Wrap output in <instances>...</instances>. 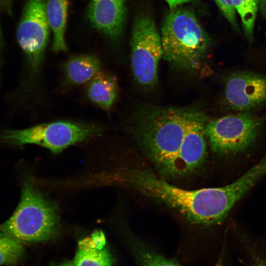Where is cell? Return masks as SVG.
<instances>
[{"label":"cell","instance_id":"cell-1","mask_svg":"<svg viewBox=\"0 0 266 266\" xmlns=\"http://www.w3.org/2000/svg\"><path fill=\"white\" fill-rule=\"evenodd\" d=\"M124 177L125 182L133 189L174 209L191 224L217 225L227 216L221 202L218 187L181 188L142 167L130 169Z\"/></svg>","mask_w":266,"mask_h":266},{"label":"cell","instance_id":"cell-2","mask_svg":"<svg viewBox=\"0 0 266 266\" xmlns=\"http://www.w3.org/2000/svg\"><path fill=\"white\" fill-rule=\"evenodd\" d=\"M192 110L155 109L146 114L138 127L140 146L163 178H176V160Z\"/></svg>","mask_w":266,"mask_h":266},{"label":"cell","instance_id":"cell-3","mask_svg":"<svg viewBox=\"0 0 266 266\" xmlns=\"http://www.w3.org/2000/svg\"><path fill=\"white\" fill-rule=\"evenodd\" d=\"M163 57L176 68L198 70L203 64L210 40L195 14L174 9L166 17L161 31Z\"/></svg>","mask_w":266,"mask_h":266},{"label":"cell","instance_id":"cell-4","mask_svg":"<svg viewBox=\"0 0 266 266\" xmlns=\"http://www.w3.org/2000/svg\"><path fill=\"white\" fill-rule=\"evenodd\" d=\"M58 226L55 206L32 184L25 182L17 207L0 225V232L20 242H39L54 237Z\"/></svg>","mask_w":266,"mask_h":266},{"label":"cell","instance_id":"cell-5","mask_svg":"<svg viewBox=\"0 0 266 266\" xmlns=\"http://www.w3.org/2000/svg\"><path fill=\"white\" fill-rule=\"evenodd\" d=\"M98 126L59 121L18 130H6L0 133L1 141L13 145L33 144L58 153L75 143L100 133Z\"/></svg>","mask_w":266,"mask_h":266},{"label":"cell","instance_id":"cell-6","mask_svg":"<svg viewBox=\"0 0 266 266\" xmlns=\"http://www.w3.org/2000/svg\"><path fill=\"white\" fill-rule=\"evenodd\" d=\"M262 121L249 113L230 115L207 122L205 133L212 151L219 155L243 152L256 141Z\"/></svg>","mask_w":266,"mask_h":266},{"label":"cell","instance_id":"cell-7","mask_svg":"<svg viewBox=\"0 0 266 266\" xmlns=\"http://www.w3.org/2000/svg\"><path fill=\"white\" fill-rule=\"evenodd\" d=\"M131 44L132 67L135 80L144 87L155 85L163 51L161 35L150 17L142 14L136 19Z\"/></svg>","mask_w":266,"mask_h":266},{"label":"cell","instance_id":"cell-8","mask_svg":"<svg viewBox=\"0 0 266 266\" xmlns=\"http://www.w3.org/2000/svg\"><path fill=\"white\" fill-rule=\"evenodd\" d=\"M46 2V0H28L16 31L17 41L33 77H36L40 71L50 34Z\"/></svg>","mask_w":266,"mask_h":266},{"label":"cell","instance_id":"cell-9","mask_svg":"<svg viewBox=\"0 0 266 266\" xmlns=\"http://www.w3.org/2000/svg\"><path fill=\"white\" fill-rule=\"evenodd\" d=\"M207 122V118L202 113L192 110L176 160V178L194 173L205 163Z\"/></svg>","mask_w":266,"mask_h":266},{"label":"cell","instance_id":"cell-10","mask_svg":"<svg viewBox=\"0 0 266 266\" xmlns=\"http://www.w3.org/2000/svg\"><path fill=\"white\" fill-rule=\"evenodd\" d=\"M225 97L231 108L247 111L266 102V75L247 71L232 73L225 87Z\"/></svg>","mask_w":266,"mask_h":266},{"label":"cell","instance_id":"cell-11","mask_svg":"<svg viewBox=\"0 0 266 266\" xmlns=\"http://www.w3.org/2000/svg\"><path fill=\"white\" fill-rule=\"evenodd\" d=\"M126 0H90L87 16L92 27L111 41L121 35L125 21Z\"/></svg>","mask_w":266,"mask_h":266},{"label":"cell","instance_id":"cell-12","mask_svg":"<svg viewBox=\"0 0 266 266\" xmlns=\"http://www.w3.org/2000/svg\"><path fill=\"white\" fill-rule=\"evenodd\" d=\"M68 0H46V15L50 30L53 33L52 50L55 52L66 51L65 39Z\"/></svg>","mask_w":266,"mask_h":266},{"label":"cell","instance_id":"cell-13","mask_svg":"<svg viewBox=\"0 0 266 266\" xmlns=\"http://www.w3.org/2000/svg\"><path fill=\"white\" fill-rule=\"evenodd\" d=\"M87 95L89 100L98 106L104 109H110L118 95L115 77L107 73H98L89 81Z\"/></svg>","mask_w":266,"mask_h":266},{"label":"cell","instance_id":"cell-14","mask_svg":"<svg viewBox=\"0 0 266 266\" xmlns=\"http://www.w3.org/2000/svg\"><path fill=\"white\" fill-rule=\"evenodd\" d=\"M100 63L96 56L81 55L70 58L64 66L67 81L73 84H81L90 81L98 73Z\"/></svg>","mask_w":266,"mask_h":266},{"label":"cell","instance_id":"cell-15","mask_svg":"<svg viewBox=\"0 0 266 266\" xmlns=\"http://www.w3.org/2000/svg\"><path fill=\"white\" fill-rule=\"evenodd\" d=\"M73 263L75 266H112L113 259L105 248H97L91 236L78 242Z\"/></svg>","mask_w":266,"mask_h":266},{"label":"cell","instance_id":"cell-16","mask_svg":"<svg viewBox=\"0 0 266 266\" xmlns=\"http://www.w3.org/2000/svg\"><path fill=\"white\" fill-rule=\"evenodd\" d=\"M133 249L140 266H180L140 240L134 239ZM221 265V260H219L214 266Z\"/></svg>","mask_w":266,"mask_h":266},{"label":"cell","instance_id":"cell-17","mask_svg":"<svg viewBox=\"0 0 266 266\" xmlns=\"http://www.w3.org/2000/svg\"><path fill=\"white\" fill-rule=\"evenodd\" d=\"M240 17L245 35L249 42L254 40V30L259 9L258 0H232Z\"/></svg>","mask_w":266,"mask_h":266},{"label":"cell","instance_id":"cell-18","mask_svg":"<svg viewBox=\"0 0 266 266\" xmlns=\"http://www.w3.org/2000/svg\"><path fill=\"white\" fill-rule=\"evenodd\" d=\"M24 253L21 242L0 232V266L16 263Z\"/></svg>","mask_w":266,"mask_h":266},{"label":"cell","instance_id":"cell-19","mask_svg":"<svg viewBox=\"0 0 266 266\" xmlns=\"http://www.w3.org/2000/svg\"><path fill=\"white\" fill-rule=\"evenodd\" d=\"M245 249L249 266H266V248L249 244Z\"/></svg>","mask_w":266,"mask_h":266},{"label":"cell","instance_id":"cell-20","mask_svg":"<svg viewBox=\"0 0 266 266\" xmlns=\"http://www.w3.org/2000/svg\"><path fill=\"white\" fill-rule=\"evenodd\" d=\"M224 16L236 32H239L235 9L232 0H214Z\"/></svg>","mask_w":266,"mask_h":266},{"label":"cell","instance_id":"cell-21","mask_svg":"<svg viewBox=\"0 0 266 266\" xmlns=\"http://www.w3.org/2000/svg\"><path fill=\"white\" fill-rule=\"evenodd\" d=\"M91 237L97 248L101 249L105 247L106 239L102 231H95L92 233Z\"/></svg>","mask_w":266,"mask_h":266},{"label":"cell","instance_id":"cell-22","mask_svg":"<svg viewBox=\"0 0 266 266\" xmlns=\"http://www.w3.org/2000/svg\"><path fill=\"white\" fill-rule=\"evenodd\" d=\"M169 7L172 9H174L176 8L178 6L187 3L191 1V0H165Z\"/></svg>","mask_w":266,"mask_h":266},{"label":"cell","instance_id":"cell-23","mask_svg":"<svg viewBox=\"0 0 266 266\" xmlns=\"http://www.w3.org/2000/svg\"><path fill=\"white\" fill-rule=\"evenodd\" d=\"M258 2L261 13L266 15V0H258Z\"/></svg>","mask_w":266,"mask_h":266},{"label":"cell","instance_id":"cell-24","mask_svg":"<svg viewBox=\"0 0 266 266\" xmlns=\"http://www.w3.org/2000/svg\"><path fill=\"white\" fill-rule=\"evenodd\" d=\"M11 0H2V2L5 7H6L7 9L9 11L10 7Z\"/></svg>","mask_w":266,"mask_h":266},{"label":"cell","instance_id":"cell-25","mask_svg":"<svg viewBox=\"0 0 266 266\" xmlns=\"http://www.w3.org/2000/svg\"><path fill=\"white\" fill-rule=\"evenodd\" d=\"M59 266H75V265L73 262L66 261L62 263Z\"/></svg>","mask_w":266,"mask_h":266},{"label":"cell","instance_id":"cell-26","mask_svg":"<svg viewBox=\"0 0 266 266\" xmlns=\"http://www.w3.org/2000/svg\"><path fill=\"white\" fill-rule=\"evenodd\" d=\"M2 49V40H1V32L0 29V65H1V52Z\"/></svg>","mask_w":266,"mask_h":266}]
</instances>
